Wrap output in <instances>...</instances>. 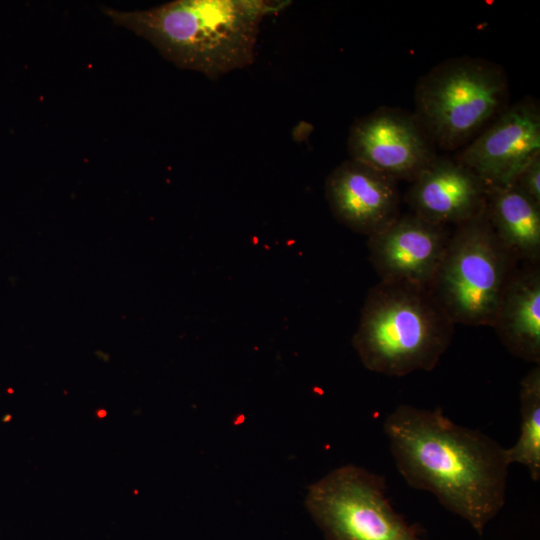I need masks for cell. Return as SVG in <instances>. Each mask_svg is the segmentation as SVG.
<instances>
[{
  "instance_id": "14",
  "label": "cell",
  "mask_w": 540,
  "mask_h": 540,
  "mask_svg": "<svg viewBox=\"0 0 540 540\" xmlns=\"http://www.w3.org/2000/svg\"><path fill=\"white\" fill-rule=\"evenodd\" d=\"M520 434L505 448L509 465L525 466L533 481L540 479V365H535L520 382Z\"/></svg>"
},
{
  "instance_id": "2",
  "label": "cell",
  "mask_w": 540,
  "mask_h": 540,
  "mask_svg": "<svg viewBox=\"0 0 540 540\" xmlns=\"http://www.w3.org/2000/svg\"><path fill=\"white\" fill-rule=\"evenodd\" d=\"M286 5L265 0H176L147 10L103 12L149 41L177 67L217 79L253 63L262 20Z\"/></svg>"
},
{
  "instance_id": "15",
  "label": "cell",
  "mask_w": 540,
  "mask_h": 540,
  "mask_svg": "<svg viewBox=\"0 0 540 540\" xmlns=\"http://www.w3.org/2000/svg\"><path fill=\"white\" fill-rule=\"evenodd\" d=\"M513 185L540 203V154L536 155L524 166Z\"/></svg>"
},
{
  "instance_id": "7",
  "label": "cell",
  "mask_w": 540,
  "mask_h": 540,
  "mask_svg": "<svg viewBox=\"0 0 540 540\" xmlns=\"http://www.w3.org/2000/svg\"><path fill=\"white\" fill-rule=\"evenodd\" d=\"M350 159L410 183L437 156L415 115L382 106L354 121L349 130Z\"/></svg>"
},
{
  "instance_id": "4",
  "label": "cell",
  "mask_w": 540,
  "mask_h": 540,
  "mask_svg": "<svg viewBox=\"0 0 540 540\" xmlns=\"http://www.w3.org/2000/svg\"><path fill=\"white\" fill-rule=\"evenodd\" d=\"M509 81L504 68L472 56L448 58L424 74L414 91L418 122L444 150L467 145L507 108Z\"/></svg>"
},
{
  "instance_id": "10",
  "label": "cell",
  "mask_w": 540,
  "mask_h": 540,
  "mask_svg": "<svg viewBox=\"0 0 540 540\" xmlns=\"http://www.w3.org/2000/svg\"><path fill=\"white\" fill-rule=\"evenodd\" d=\"M398 181L359 161L348 159L325 181V197L335 219L371 237L400 216Z\"/></svg>"
},
{
  "instance_id": "1",
  "label": "cell",
  "mask_w": 540,
  "mask_h": 540,
  "mask_svg": "<svg viewBox=\"0 0 540 540\" xmlns=\"http://www.w3.org/2000/svg\"><path fill=\"white\" fill-rule=\"evenodd\" d=\"M399 474L433 494L482 535L506 501L505 448L485 433L459 425L442 408L397 406L383 422Z\"/></svg>"
},
{
  "instance_id": "5",
  "label": "cell",
  "mask_w": 540,
  "mask_h": 540,
  "mask_svg": "<svg viewBox=\"0 0 540 540\" xmlns=\"http://www.w3.org/2000/svg\"><path fill=\"white\" fill-rule=\"evenodd\" d=\"M517 262L485 211L456 226L429 289L455 325L492 326Z\"/></svg>"
},
{
  "instance_id": "3",
  "label": "cell",
  "mask_w": 540,
  "mask_h": 540,
  "mask_svg": "<svg viewBox=\"0 0 540 540\" xmlns=\"http://www.w3.org/2000/svg\"><path fill=\"white\" fill-rule=\"evenodd\" d=\"M454 326L429 287L380 281L366 296L352 344L366 369L401 377L433 370Z\"/></svg>"
},
{
  "instance_id": "12",
  "label": "cell",
  "mask_w": 540,
  "mask_h": 540,
  "mask_svg": "<svg viewBox=\"0 0 540 540\" xmlns=\"http://www.w3.org/2000/svg\"><path fill=\"white\" fill-rule=\"evenodd\" d=\"M492 327L515 357L540 365V270L516 268L501 297Z\"/></svg>"
},
{
  "instance_id": "13",
  "label": "cell",
  "mask_w": 540,
  "mask_h": 540,
  "mask_svg": "<svg viewBox=\"0 0 540 540\" xmlns=\"http://www.w3.org/2000/svg\"><path fill=\"white\" fill-rule=\"evenodd\" d=\"M486 216L503 246L518 260L540 259V203L515 185L488 189Z\"/></svg>"
},
{
  "instance_id": "9",
  "label": "cell",
  "mask_w": 540,
  "mask_h": 540,
  "mask_svg": "<svg viewBox=\"0 0 540 540\" xmlns=\"http://www.w3.org/2000/svg\"><path fill=\"white\" fill-rule=\"evenodd\" d=\"M451 231L415 213L400 215L369 237L370 261L384 282L429 287L443 258Z\"/></svg>"
},
{
  "instance_id": "11",
  "label": "cell",
  "mask_w": 540,
  "mask_h": 540,
  "mask_svg": "<svg viewBox=\"0 0 540 540\" xmlns=\"http://www.w3.org/2000/svg\"><path fill=\"white\" fill-rule=\"evenodd\" d=\"M488 186L455 158L439 157L411 182L404 200L415 213L442 225H460L486 210Z\"/></svg>"
},
{
  "instance_id": "8",
  "label": "cell",
  "mask_w": 540,
  "mask_h": 540,
  "mask_svg": "<svg viewBox=\"0 0 540 540\" xmlns=\"http://www.w3.org/2000/svg\"><path fill=\"white\" fill-rule=\"evenodd\" d=\"M540 154V107L526 96L502 111L455 159L488 188L514 184L519 172Z\"/></svg>"
},
{
  "instance_id": "6",
  "label": "cell",
  "mask_w": 540,
  "mask_h": 540,
  "mask_svg": "<svg viewBox=\"0 0 540 540\" xmlns=\"http://www.w3.org/2000/svg\"><path fill=\"white\" fill-rule=\"evenodd\" d=\"M305 506L326 540H422L392 507L385 477L354 464L311 484Z\"/></svg>"
}]
</instances>
